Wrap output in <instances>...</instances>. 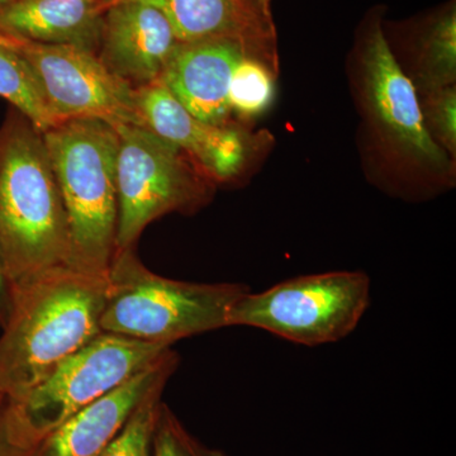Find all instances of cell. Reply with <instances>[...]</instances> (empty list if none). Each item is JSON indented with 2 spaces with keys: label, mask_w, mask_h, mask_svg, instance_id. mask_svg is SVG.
<instances>
[{
  "label": "cell",
  "mask_w": 456,
  "mask_h": 456,
  "mask_svg": "<svg viewBox=\"0 0 456 456\" xmlns=\"http://www.w3.org/2000/svg\"><path fill=\"white\" fill-rule=\"evenodd\" d=\"M0 256L11 297L73 263L70 227L44 134L14 108L0 128Z\"/></svg>",
  "instance_id": "1"
},
{
  "label": "cell",
  "mask_w": 456,
  "mask_h": 456,
  "mask_svg": "<svg viewBox=\"0 0 456 456\" xmlns=\"http://www.w3.org/2000/svg\"><path fill=\"white\" fill-rule=\"evenodd\" d=\"M107 292L108 277L74 268L51 270L13 290L0 338V397L20 401L101 334Z\"/></svg>",
  "instance_id": "2"
},
{
  "label": "cell",
  "mask_w": 456,
  "mask_h": 456,
  "mask_svg": "<svg viewBox=\"0 0 456 456\" xmlns=\"http://www.w3.org/2000/svg\"><path fill=\"white\" fill-rule=\"evenodd\" d=\"M356 93L369 140L398 196L428 198L452 187L454 160L431 139L415 86L391 49L379 17L367 20L355 59Z\"/></svg>",
  "instance_id": "3"
},
{
  "label": "cell",
  "mask_w": 456,
  "mask_h": 456,
  "mask_svg": "<svg viewBox=\"0 0 456 456\" xmlns=\"http://www.w3.org/2000/svg\"><path fill=\"white\" fill-rule=\"evenodd\" d=\"M42 134L70 227L71 268L108 277L118 226L116 126L99 118H73Z\"/></svg>",
  "instance_id": "4"
},
{
  "label": "cell",
  "mask_w": 456,
  "mask_h": 456,
  "mask_svg": "<svg viewBox=\"0 0 456 456\" xmlns=\"http://www.w3.org/2000/svg\"><path fill=\"white\" fill-rule=\"evenodd\" d=\"M250 287L242 283H189L146 268L134 248L117 251L108 272L102 332L171 345L228 327L236 302Z\"/></svg>",
  "instance_id": "5"
},
{
  "label": "cell",
  "mask_w": 456,
  "mask_h": 456,
  "mask_svg": "<svg viewBox=\"0 0 456 456\" xmlns=\"http://www.w3.org/2000/svg\"><path fill=\"white\" fill-rule=\"evenodd\" d=\"M370 299V278L364 272L302 275L244 294L231 311L228 327H254L303 346H321L353 334Z\"/></svg>",
  "instance_id": "6"
},
{
  "label": "cell",
  "mask_w": 456,
  "mask_h": 456,
  "mask_svg": "<svg viewBox=\"0 0 456 456\" xmlns=\"http://www.w3.org/2000/svg\"><path fill=\"white\" fill-rule=\"evenodd\" d=\"M117 251L134 248L151 222L193 213L213 196V182L184 152L145 126L117 125ZM116 251V253H117Z\"/></svg>",
  "instance_id": "7"
},
{
  "label": "cell",
  "mask_w": 456,
  "mask_h": 456,
  "mask_svg": "<svg viewBox=\"0 0 456 456\" xmlns=\"http://www.w3.org/2000/svg\"><path fill=\"white\" fill-rule=\"evenodd\" d=\"M171 349L167 345L101 332L57 365L16 402L29 425L47 436L92 402L151 367Z\"/></svg>",
  "instance_id": "8"
},
{
  "label": "cell",
  "mask_w": 456,
  "mask_h": 456,
  "mask_svg": "<svg viewBox=\"0 0 456 456\" xmlns=\"http://www.w3.org/2000/svg\"><path fill=\"white\" fill-rule=\"evenodd\" d=\"M5 36L31 68L55 123L99 118L114 126H145L134 89L108 70L97 53Z\"/></svg>",
  "instance_id": "9"
},
{
  "label": "cell",
  "mask_w": 456,
  "mask_h": 456,
  "mask_svg": "<svg viewBox=\"0 0 456 456\" xmlns=\"http://www.w3.org/2000/svg\"><path fill=\"white\" fill-rule=\"evenodd\" d=\"M248 57L278 62L277 49L256 46L239 38L180 42L160 82L198 118L212 125L231 126V82L236 69Z\"/></svg>",
  "instance_id": "10"
},
{
  "label": "cell",
  "mask_w": 456,
  "mask_h": 456,
  "mask_svg": "<svg viewBox=\"0 0 456 456\" xmlns=\"http://www.w3.org/2000/svg\"><path fill=\"white\" fill-rule=\"evenodd\" d=\"M143 125L180 151L215 182H228L244 169L250 143L233 126L212 125L198 118L159 80L134 89Z\"/></svg>",
  "instance_id": "11"
},
{
  "label": "cell",
  "mask_w": 456,
  "mask_h": 456,
  "mask_svg": "<svg viewBox=\"0 0 456 456\" xmlns=\"http://www.w3.org/2000/svg\"><path fill=\"white\" fill-rule=\"evenodd\" d=\"M179 44L160 9L141 0H118L104 16L97 55L108 70L139 89L161 79Z\"/></svg>",
  "instance_id": "12"
},
{
  "label": "cell",
  "mask_w": 456,
  "mask_h": 456,
  "mask_svg": "<svg viewBox=\"0 0 456 456\" xmlns=\"http://www.w3.org/2000/svg\"><path fill=\"white\" fill-rule=\"evenodd\" d=\"M179 356L169 349L151 367L77 411L51 432L35 456H101L152 389L167 386Z\"/></svg>",
  "instance_id": "13"
},
{
  "label": "cell",
  "mask_w": 456,
  "mask_h": 456,
  "mask_svg": "<svg viewBox=\"0 0 456 456\" xmlns=\"http://www.w3.org/2000/svg\"><path fill=\"white\" fill-rule=\"evenodd\" d=\"M160 9L182 44L239 38L277 49L272 0H141Z\"/></svg>",
  "instance_id": "14"
},
{
  "label": "cell",
  "mask_w": 456,
  "mask_h": 456,
  "mask_svg": "<svg viewBox=\"0 0 456 456\" xmlns=\"http://www.w3.org/2000/svg\"><path fill=\"white\" fill-rule=\"evenodd\" d=\"M118 0H16L0 11V32L20 40L98 53L102 25Z\"/></svg>",
  "instance_id": "15"
},
{
  "label": "cell",
  "mask_w": 456,
  "mask_h": 456,
  "mask_svg": "<svg viewBox=\"0 0 456 456\" xmlns=\"http://www.w3.org/2000/svg\"><path fill=\"white\" fill-rule=\"evenodd\" d=\"M407 69L417 94L455 86L456 12L454 3L426 18L413 33Z\"/></svg>",
  "instance_id": "16"
},
{
  "label": "cell",
  "mask_w": 456,
  "mask_h": 456,
  "mask_svg": "<svg viewBox=\"0 0 456 456\" xmlns=\"http://www.w3.org/2000/svg\"><path fill=\"white\" fill-rule=\"evenodd\" d=\"M0 97L25 114L41 132L56 125L25 57L0 32Z\"/></svg>",
  "instance_id": "17"
},
{
  "label": "cell",
  "mask_w": 456,
  "mask_h": 456,
  "mask_svg": "<svg viewBox=\"0 0 456 456\" xmlns=\"http://www.w3.org/2000/svg\"><path fill=\"white\" fill-rule=\"evenodd\" d=\"M278 62L261 57H248L233 74L231 82V116L250 121L268 110L275 94Z\"/></svg>",
  "instance_id": "18"
},
{
  "label": "cell",
  "mask_w": 456,
  "mask_h": 456,
  "mask_svg": "<svg viewBox=\"0 0 456 456\" xmlns=\"http://www.w3.org/2000/svg\"><path fill=\"white\" fill-rule=\"evenodd\" d=\"M164 388L156 387L146 395L101 456H151Z\"/></svg>",
  "instance_id": "19"
},
{
  "label": "cell",
  "mask_w": 456,
  "mask_h": 456,
  "mask_svg": "<svg viewBox=\"0 0 456 456\" xmlns=\"http://www.w3.org/2000/svg\"><path fill=\"white\" fill-rule=\"evenodd\" d=\"M426 130L435 143L450 156L456 155L455 86L417 94Z\"/></svg>",
  "instance_id": "20"
},
{
  "label": "cell",
  "mask_w": 456,
  "mask_h": 456,
  "mask_svg": "<svg viewBox=\"0 0 456 456\" xmlns=\"http://www.w3.org/2000/svg\"><path fill=\"white\" fill-rule=\"evenodd\" d=\"M44 440L16 402L0 397V456H35Z\"/></svg>",
  "instance_id": "21"
},
{
  "label": "cell",
  "mask_w": 456,
  "mask_h": 456,
  "mask_svg": "<svg viewBox=\"0 0 456 456\" xmlns=\"http://www.w3.org/2000/svg\"><path fill=\"white\" fill-rule=\"evenodd\" d=\"M151 456H184L179 439V422L165 404L159 416Z\"/></svg>",
  "instance_id": "22"
},
{
  "label": "cell",
  "mask_w": 456,
  "mask_h": 456,
  "mask_svg": "<svg viewBox=\"0 0 456 456\" xmlns=\"http://www.w3.org/2000/svg\"><path fill=\"white\" fill-rule=\"evenodd\" d=\"M12 297L4 268H3L2 256H0V326L4 327L11 314Z\"/></svg>",
  "instance_id": "23"
},
{
  "label": "cell",
  "mask_w": 456,
  "mask_h": 456,
  "mask_svg": "<svg viewBox=\"0 0 456 456\" xmlns=\"http://www.w3.org/2000/svg\"><path fill=\"white\" fill-rule=\"evenodd\" d=\"M179 439L182 443L183 452L184 456H224L220 452H213L200 446L196 440L191 439V436L183 430L182 426L179 425Z\"/></svg>",
  "instance_id": "24"
},
{
  "label": "cell",
  "mask_w": 456,
  "mask_h": 456,
  "mask_svg": "<svg viewBox=\"0 0 456 456\" xmlns=\"http://www.w3.org/2000/svg\"><path fill=\"white\" fill-rule=\"evenodd\" d=\"M14 2H16V0H0V11L5 7H8L9 4H12V3Z\"/></svg>",
  "instance_id": "25"
}]
</instances>
